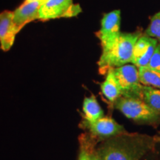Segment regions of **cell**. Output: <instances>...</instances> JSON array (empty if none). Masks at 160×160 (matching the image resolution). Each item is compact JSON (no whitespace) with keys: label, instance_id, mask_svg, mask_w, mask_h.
Masks as SVG:
<instances>
[{"label":"cell","instance_id":"8fae6325","mask_svg":"<svg viewBox=\"0 0 160 160\" xmlns=\"http://www.w3.org/2000/svg\"><path fill=\"white\" fill-rule=\"evenodd\" d=\"M100 87L102 94L112 103L114 102L118 98L122 97L121 88L112 69H109L107 71L105 81L101 84Z\"/></svg>","mask_w":160,"mask_h":160},{"label":"cell","instance_id":"52a82bcc","mask_svg":"<svg viewBox=\"0 0 160 160\" xmlns=\"http://www.w3.org/2000/svg\"><path fill=\"white\" fill-rule=\"evenodd\" d=\"M121 12L119 10L111 11L103 16L101 21V28L97 33L101 45L108 42L121 33Z\"/></svg>","mask_w":160,"mask_h":160},{"label":"cell","instance_id":"ac0fdd59","mask_svg":"<svg viewBox=\"0 0 160 160\" xmlns=\"http://www.w3.org/2000/svg\"><path fill=\"white\" fill-rule=\"evenodd\" d=\"M91 160H100L99 158L98 157L97 154L94 153V151L92 152V153H91Z\"/></svg>","mask_w":160,"mask_h":160},{"label":"cell","instance_id":"5bb4252c","mask_svg":"<svg viewBox=\"0 0 160 160\" xmlns=\"http://www.w3.org/2000/svg\"><path fill=\"white\" fill-rule=\"evenodd\" d=\"M142 100L152 109L160 113V90L143 85Z\"/></svg>","mask_w":160,"mask_h":160},{"label":"cell","instance_id":"7c38bea8","mask_svg":"<svg viewBox=\"0 0 160 160\" xmlns=\"http://www.w3.org/2000/svg\"><path fill=\"white\" fill-rule=\"evenodd\" d=\"M82 111L85 115V122H93L104 117V111L95 97L85 98L83 101Z\"/></svg>","mask_w":160,"mask_h":160},{"label":"cell","instance_id":"8992f818","mask_svg":"<svg viewBox=\"0 0 160 160\" xmlns=\"http://www.w3.org/2000/svg\"><path fill=\"white\" fill-rule=\"evenodd\" d=\"M158 45V40L148 36H140L133 46L131 64L137 68L146 67Z\"/></svg>","mask_w":160,"mask_h":160},{"label":"cell","instance_id":"7a4b0ae2","mask_svg":"<svg viewBox=\"0 0 160 160\" xmlns=\"http://www.w3.org/2000/svg\"><path fill=\"white\" fill-rule=\"evenodd\" d=\"M140 36L138 32H121L111 41L101 45L102 51L98 62L100 73L104 74L109 69L131 63L133 46Z\"/></svg>","mask_w":160,"mask_h":160},{"label":"cell","instance_id":"30bf717a","mask_svg":"<svg viewBox=\"0 0 160 160\" xmlns=\"http://www.w3.org/2000/svg\"><path fill=\"white\" fill-rule=\"evenodd\" d=\"M41 4L34 1L25 0L13 12V22L18 31L33 20L39 19V9Z\"/></svg>","mask_w":160,"mask_h":160},{"label":"cell","instance_id":"3957f363","mask_svg":"<svg viewBox=\"0 0 160 160\" xmlns=\"http://www.w3.org/2000/svg\"><path fill=\"white\" fill-rule=\"evenodd\" d=\"M113 104L126 117L137 122L160 123V113L152 109L142 99L120 97Z\"/></svg>","mask_w":160,"mask_h":160},{"label":"cell","instance_id":"9a60e30c","mask_svg":"<svg viewBox=\"0 0 160 160\" xmlns=\"http://www.w3.org/2000/svg\"><path fill=\"white\" fill-rule=\"evenodd\" d=\"M146 36L157 39L160 42V11L151 17L148 27L145 32Z\"/></svg>","mask_w":160,"mask_h":160},{"label":"cell","instance_id":"d6986e66","mask_svg":"<svg viewBox=\"0 0 160 160\" xmlns=\"http://www.w3.org/2000/svg\"><path fill=\"white\" fill-rule=\"evenodd\" d=\"M30 1H34V2H37L40 3L42 5V4H43L44 2H45L46 1H48V0H30Z\"/></svg>","mask_w":160,"mask_h":160},{"label":"cell","instance_id":"4fadbf2b","mask_svg":"<svg viewBox=\"0 0 160 160\" xmlns=\"http://www.w3.org/2000/svg\"><path fill=\"white\" fill-rule=\"evenodd\" d=\"M138 70L140 82L143 85L151 86L160 90V73L149 68L147 66L138 68Z\"/></svg>","mask_w":160,"mask_h":160},{"label":"cell","instance_id":"5b68a950","mask_svg":"<svg viewBox=\"0 0 160 160\" xmlns=\"http://www.w3.org/2000/svg\"><path fill=\"white\" fill-rule=\"evenodd\" d=\"M82 12L79 5L73 3V0H48L40 5L39 19L46 20L58 18L77 17Z\"/></svg>","mask_w":160,"mask_h":160},{"label":"cell","instance_id":"e0dca14e","mask_svg":"<svg viewBox=\"0 0 160 160\" xmlns=\"http://www.w3.org/2000/svg\"><path fill=\"white\" fill-rule=\"evenodd\" d=\"M92 152L93 151H91L89 148L82 146L81 151H80L78 160H91Z\"/></svg>","mask_w":160,"mask_h":160},{"label":"cell","instance_id":"9c48e42d","mask_svg":"<svg viewBox=\"0 0 160 160\" xmlns=\"http://www.w3.org/2000/svg\"><path fill=\"white\" fill-rule=\"evenodd\" d=\"M19 33L13 22L12 11H5L0 13V46L4 51L11 48L15 37Z\"/></svg>","mask_w":160,"mask_h":160},{"label":"cell","instance_id":"ba28073f","mask_svg":"<svg viewBox=\"0 0 160 160\" xmlns=\"http://www.w3.org/2000/svg\"><path fill=\"white\" fill-rule=\"evenodd\" d=\"M85 125L93 135L104 139L126 131L122 125L117 123L112 118L108 117H102L93 122H85Z\"/></svg>","mask_w":160,"mask_h":160},{"label":"cell","instance_id":"6da1fadb","mask_svg":"<svg viewBox=\"0 0 160 160\" xmlns=\"http://www.w3.org/2000/svg\"><path fill=\"white\" fill-rule=\"evenodd\" d=\"M157 142L154 137L125 131L105 139L94 153L100 160H140Z\"/></svg>","mask_w":160,"mask_h":160},{"label":"cell","instance_id":"ffe728a7","mask_svg":"<svg viewBox=\"0 0 160 160\" xmlns=\"http://www.w3.org/2000/svg\"><path fill=\"white\" fill-rule=\"evenodd\" d=\"M159 138H160V137H159ZM157 141H159V142H160V139H157Z\"/></svg>","mask_w":160,"mask_h":160},{"label":"cell","instance_id":"277c9868","mask_svg":"<svg viewBox=\"0 0 160 160\" xmlns=\"http://www.w3.org/2000/svg\"><path fill=\"white\" fill-rule=\"evenodd\" d=\"M111 69L121 88L122 97L142 99L143 85L139 81L137 66L126 64Z\"/></svg>","mask_w":160,"mask_h":160},{"label":"cell","instance_id":"2e32d148","mask_svg":"<svg viewBox=\"0 0 160 160\" xmlns=\"http://www.w3.org/2000/svg\"><path fill=\"white\" fill-rule=\"evenodd\" d=\"M147 67L160 73V43H158Z\"/></svg>","mask_w":160,"mask_h":160}]
</instances>
